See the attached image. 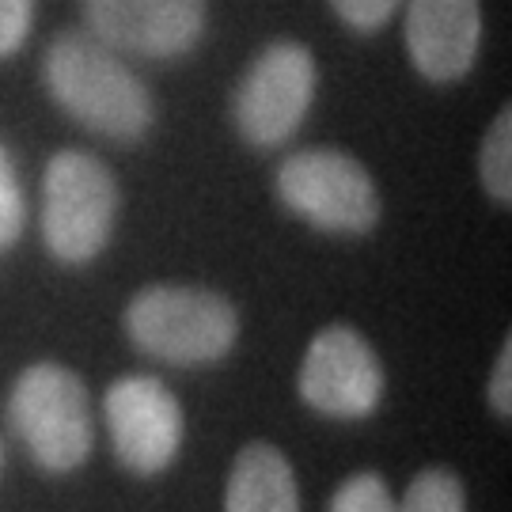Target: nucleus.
<instances>
[{
    "label": "nucleus",
    "mask_w": 512,
    "mask_h": 512,
    "mask_svg": "<svg viewBox=\"0 0 512 512\" xmlns=\"http://www.w3.org/2000/svg\"><path fill=\"white\" fill-rule=\"evenodd\" d=\"M330 512H395V501L380 475H357L334 494Z\"/></svg>",
    "instance_id": "15"
},
{
    "label": "nucleus",
    "mask_w": 512,
    "mask_h": 512,
    "mask_svg": "<svg viewBox=\"0 0 512 512\" xmlns=\"http://www.w3.org/2000/svg\"><path fill=\"white\" fill-rule=\"evenodd\" d=\"M277 194L296 217L342 236H361L380 220V194L368 171L346 152L308 148L277 171Z\"/></svg>",
    "instance_id": "4"
},
{
    "label": "nucleus",
    "mask_w": 512,
    "mask_h": 512,
    "mask_svg": "<svg viewBox=\"0 0 512 512\" xmlns=\"http://www.w3.org/2000/svg\"><path fill=\"white\" fill-rule=\"evenodd\" d=\"M126 330L152 357L175 365H209L232 349L239 323L224 296L183 285H156L133 296Z\"/></svg>",
    "instance_id": "2"
},
{
    "label": "nucleus",
    "mask_w": 512,
    "mask_h": 512,
    "mask_svg": "<svg viewBox=\"0 0 512 512\" xmlns=\"http://www.w3.org/2000/svg\"><path fill=\"white\" fill-rule=\"evenodd\" d=\"M92 35L137 57H183L205 31V0H80Z\"/></svg>",
    "instance_id": "7"
},
{
    "label": "nucleus",
    "mask_w": 512,
    "mask_h": 512,
    "mask_svg": "<svg viewBox=\"0 0 512 512\" xmlns=\"http://www.w3.org/2000/svg\"><path fill=\"white\" fill-rule=\"evenodd\" d=\"M107 425L126 467L156 475L183 444V410L160 380L129 376L107 395Z\"/></svg>",
    "instance_id": "9"
},
{
    "label": "nucleus",
    "mask_w": 512,
    "mask_h": 512,
    "mask_svg": "<svg viewBox=\"0 0 512 512\" xmlns=\"http://www.w3.org/2000/svg\"><path fill=\"white\" fill-rule=\"evenodd\" d=\"M512 342L501 346V357H497V368H494V380H490V403H494L497 414H512Z\"/></svg>",
    "instance_id": "18"
},
{
    "label": "nucleus",
    "mask_w": 512,
    "mask_h": 512,
    "mask_svg": "<svg viewBox=\"0 0 512 512\" xmlns=\"http://www.w3.org/2000/svg\"><path fill=\"white\" fill-rule=\"evenodd\" d=\"M482 38L478 0H410L406 50L418 73L433 84H452L471 73Z\"/></svg>",
    "instance_id": "10"
},
{
    "label": "nucleus",
    "mask_w": 512,
    "mask_h": 512,
    "mask_svg": "<svg viewBox=\"0 0 512 512\" xmlns=\"http://www.w3.org/2000/svg\"><path fill=\"white\" fill-rule=\"evenodd\" d=\"M380 391V361L353 327H327L308 346L300 368V395L308 406L330 418H365L380 403Z\"/></svg>",
    "instance_id": "8"
},
{
    "label": "nucleus",
    "mask_w": 512,
    "mask_h": 512,
    "mask_svg": "<svg viewBox=\"0 0 512 512\" xmlns=\"http://www.w3.org/2000/svg\"><path fill=\"white\" fill-rule=\"evenodd\" d=\"M482 183L494 202L509 205L512 198V114L509 107L494 118L482 141Z\"/></svg>",
    "instance_id": "12"
},
{
    "label": "nucleus",
    "mask_w": 512,
    "mask_h": 512,
    "mask_svg": "<svg viewBox=\"0 0 512 512\" xmlns=\"http://www.w3.org/2000/svg\"><path fill=\"white\" fill-rule=\"evenodd\" d=\"M118 217L114 175L88 152H57L42 186V236L61 262H88L107 247Z\"/></svg>",
    "instance_id": "3"
},
{
    "label": "nucleus",
    "mask_w": 512,
    "mask_h": 512,
    "mask_svg": "<svg viewBox=\"0 0 512 512\" xmlns=\"http://www.w3.org/2000/svg\"><path fill=\"white\" fill-rule=\"evenodd\" d=\"M12 421L38 463L73 471L92 452V406L88 391L69 368L35 365L12 391Z\"/></svg>",
    "instance_id": "5"
},
{
    "label": "nucleus",
    "mask_w": 512,
    "mask_h": 512,
    "mask_svg": "<svg viewBox=\"0 0 512 512\" xmlns=\"http://www.w3.org/2000/svg\"><path fill=\"white\" fill-rule=\"evenodd\" d=\"M395 512H467V501H463L459 478L433 467L410 482L403 505H395Z\"/></svg>",
    "instance_id": "13"
},
{
    "label": "nucleus",
    "mask_w": 512,
    "mask_h": 512,
    "mask_svg": "<svg viewBox=\"0 0 512 512\" xmlns=\"http://www.w3.org/2000/svg\"><path fill=\"white\" fill-rule=\"evenodd\" d=\"M23 232V190L8 148L0 145V251H8Z\"/></svg>",
    "instance_id": "14"
},
{
    "label": "nucleus",
    "mask_w": 512,
    "mask_h": 512,
    "mask_svg": "<svg viewBox=\"0 0 512 512\" xmlns=\"http://www.w3.org/2000/svg\"><path fill=\"white\" fill-rule=\"evenodd\" d=\"M399 4L403 0H330V8L338 12V19L346 27H353V31H365V35L380 31L387 19L399 12Z\"/></svg>",
    "instance_id": "16"
},
{
    "label": "nucleus",
    "mask_w": 512,
    "mask_h": 512,
    "mask_svg": "<svg viewBox=\"0 0 512 512\" xmlns=\"http://www.w3.org/2000/svg\"><path fill=\"white\" fill-rule=\"evenodd\" d=\"M35 27V0H0V57H12Z\"/></svg>",
    "instance_id": "17"
},
{
    "label": "nucleus",
    "mask_w": 512,
    "mask_h": 512,
    "mask_svg": "<svg viewBox=\"0 0 512 512\" xmlns=\"http://www.w3.org/2000/svg\"><path fill=\"white\" fill-rule=\"evenodd\" d=\"M224 512H300L293 467L274 444H247L239 452Z\"/></svg>",
    "instance_id": "11"
},
{
    "label": "nucleus",
    "mask_w": 512,
    "mask_h": 512,
    "mask_svg": "<svg viewBox=\"0 0 512 512\" xmlns=\"http://www.w3.org/2000/svg\"><path fill=\"white\" fill-rule=\"evenodd\" d=\"M315 99V57L300 42H270L236 88V126L255 148H277L304 126Z\"/></svg>",
    "instance_id": "6"
},
{
    "label": "nucleus",
    "mask_w": 512,
    "mask_h": 512,
    "mask_svg": "<svg viewBox=\"0 0 512 512\" xmlns=\"http://www.w3.org/2000/svg\"><path fill=\"white\" fill-rule=\"evenodd\" d=\"M42 76L57 107L110 141H141L156 122L148 88L95 35H57L46 50Z\"/></svg>",
    "instance_id": "1"
}]
</instances>
